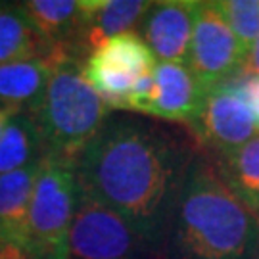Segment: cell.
Returning a JSON list of instances; mask_svg holds the SVG:
<instances>
[{
    "label": "cell",
    "instance_id": "cell-1",
    "mask_svg": "<svg viewBox=\"0 0 259 259\" xmlns=\"http://www.w3.org/2000/svg\"><path fill=\"white\" fill-rule=\"evenodd\" d=\"M194 156L161 127L108 119L77 159V183L161 253L177 196Z\"/></svg>",
    "mask_w": 259,
    "mask_h": 259
},
{
    "label": "cell",
    "instance_id": "cell-2",
    "mask_svg": "<svg viewBox=\"0 0 259 259\" xmlns=\"http://www.w3.org/2000/svg\"><path fill=\"white\" fill-rule=\"evenodd\" d=\"M259 217L225 185L215 163L196 157L177 196L161 259H251Z\"/></svg>",
    "mask_w": 259,
    "mask_h": 259
},
{
    "label": "cell",
    "instance_id": "cell-3",
    "mask_svg": "<svg viewBox=\"0 0 259 259\" xmlns=\"http://www.w3.org/2000/svg\"><path fill=\"white\" fill-rule=\"evenodd\" d=\"M50 60V79L31 115L40 131L45 156L77 165L83 150L110 119V106L87 81L84 60L71 48H54Z\"/></svg>",
    "mask_w": 259,
    "mask_h": 259
},
{
    "label": "cell",
    "instance_id": "cell-4",
    "mask_svg": "<svg viewBox=\"0 0 259 259\" xmlns=\"http://www.w3.org/2000/svg\"><path fill=\"white\" fill-rule=\"evenodd\" d=\"M79 204L73 163L42 156L29 204V250L35 259H67L69 231Z\"/></svg>",
    "mask_w": 259,
    "mask_h": 259
},
{
    "label": "cell",
    "instance_id": "cell-5",
    "mask_svg": "<svg viewBox=\"0 0 259 259\" xmlns=\"http://www.w3.org/2000/svg\"><path fill=\"white\" fill-rule=\"evenodd\" d=\"M156 58L139 33L129 31L104 40L84 58L83 73L110 110H127L133 87L154 71Z\"/></svg>",
    "mask_w": 259,
    "mask_h": 259
},
{
    "label": "cell",
    "instance_id": "cell-6",
    "mask_svg": "<svg viewBox=\"0 0 259 259\" xmlns=\"http://www.w3.org/2000/svg\"><path fill=\"white\" fill-rule=\"evenodd\" d=\"M148 244L117 213L79 190L67 259H150Z\"/></svg>",
    "mask_w": 259,
    "mask_h": 259
},
{
    "label": "cell",
    "instance_id": "cell-7",
    "mask_svg": "<svg viewBox=\"0 0 259 259\" xmlns=\"http://www.w3.org/2000/svg\"><path fill=\"white\" fill-rule=\"evenodd\" d=\"M246 52L217 8L215 0L198 2L192 42L186 65L205 91L227 84L238 77Z\"/></svg>",
    "mask_w": 259,
    "mask_h": 259
},
{
    "label": "cell",
    "instance_id": "cell-8",
    "mask_svg": "<svg viewBox=\"0 0 259 259\" xmlns=\"http://www.w3.org/2000/svg\"><path fill=\"white\" fill-rule=\"evenodd\" d=\"M190 129L198 142L211 150L215 157L240 148L257 135L250 108L231 83L205 91Z\"/></svg>",
    "mask_w": 259,
    "mask_h": 259
},
{
    "label": "cell",
    "instance_id": "cell-9",
    "mask_svg": "<svg viewBox=\"0 0 259 259\" xmlns=\"http://www.w3.org/2000/svg\"><path fill=\"white\" fill-rule=\"evenodd\" d=\"M198 0L154 2L142 21V38L159 62L186 64Z\"/></svg>",
    "mask_w": 259,
    "mask_h": 259
},
{
    "label": "cell",
    "instance_id": "cell-10",
    "mask_svg": "<svg viewBox=\"0 0 259 259\" xmlns=\"http://www.w3.org/2000/svg\"><path fill=\"white\" fill-rule=\"evenodd\" d=\"M204 94L205 89L186 64L157 62L154 67V100L148 115L190 127L200 111Z\"/></svg>",
    "mask_w": 259,
    "mask_h": 259
},
{
    "label": "cell",
    "instance_id": "cell-11",
    "mask_svg": "<svg viewBox=\"0 0 259 259\" xmlns=\"http://www.w3.org/2000/svg\"><path fill=\"white\" fill-rule=\"evenodd\" d=\"M154 2L144 0H81V27L75 52L84 58L104 40L129 33L148 14Z\"/></svg>",
    "mask_w": 259,
    "mask_h": 259
},
{
    "label": "cell",
    "instance_id": "cell-12",
    "mask_svg": "<svg viewBox=\"0 0 259 259\" xmlns=\"http://www.w3.org/2000/svg\"><path fill=\"white\" fill-rule=\"evenodd\" d=\"M40 159L23 169L0 175V248L19 250L31 255L29 204Z\"/></svg>",
    "mask_w": 259,
    "mask_h": 259
},
{
    "label": "cell",
    "instance_id": "cell-13",
    "mask_svg": "<svg viewBox=\"0 0 259 259\" xmlns=\"http://www.w3.org/2000/svg\"><path fill=\"white\" fill-rule=\"evenodd\" d=\"M52 71V60L33 58L0 65V108L31 111L37 108Z\"/></svg>",
    "mask_w": 259,
    "mask_h": 259
},
{
    "label": "cell",
    "instance_id": "cell-14",
    "mask_svg": "<svg viewBox=\"0 0 259 259\" xmlns=\"http://www.w3.org/2000/svg\"><path fill=\"white\" fill-rule=\"evenodd\" d=\"M19 6L52 50L67 47L75 52V38L81 27L83 14L81 0H27Z\"/></svg>",
    "mask_w": 259,
    "mask_h": 259
},
{
    "label": "cell",
    "instance_id": "cell-15",
    "mask_svg": "<svg viewBox=\"0 0 259 259\" xmlns=\"http://www.w3.org/2000/svg\"><path fill=\"white\" fill-rule=\"evenodd\" d=\"M52 47L38 35L23 8L2 4L0 8V65L33 58H48Z\"/></svg>",
    "mask_w": 259,
    "mask_h": 259
},
{
    "label": "cell",
    "instance_id": "cell-16",
    "mask_svg": "<svg viewBox=\"0 0 259 259\" xmlns=\"http://www.w3.org/2000/svg\"><path fill=\"white\" fill-rule=\"evenodd\" d=\"M215 167L232 194L259 217V133L240 148L217 157Z\"/></svg>",
    "mask_w": 259,
    "mask_h": 259
},
{
    "label": "cell",
    "instance_id": "cell-17",
    "mask_svg": "<svg viewBox=\"0 0 259 259\" xmlns=\"http://www.w3.org/2000/svg\"><path fill=\"white\" fill-rule=\"evenodd\" d=\"M42 156L45 148L35 117L27 111L16 113L0 137V175L23 169Z\"/></svg>",
    "mask_w": 259,
    "mask_h": 259
},
{
    "label": "cell",
    "instance_id": "cell-18",
    "mask_svg": "<svg viewBox=\"0 0 259 259\" xmlns=\"http://www.w3.org/2000/svg\"><path fill=\"white\" fill-rule=\"evenodd\" d=\"M215 4L248 56L259 37V0H215Z\"/></svg>",
    "mask_w": 259,
    "mask_h": 259
},
{
    "label": "cell",
    "instance_id": "cell-19",
    "mask_svg": "<svg viewBox=\"0 0 259 259\" xmlns=\"http://www.w3.org/2000/svg\"><path fill=\"white\" fill-rule=\"evenodd\" d=\"M229 83L240 93L246 106L250 108L253 121H255V127L259 131V77L240 73L238 77H234L232 81H229Z\"/></svg>",
    "mask_w": 259,
    "mask_h": 259
},
{
    "label": "cell",
    "instance_id": "cell-20",
    "mask_svg": "<svg viewBox=\"0 0 259 259\" xmlns=\"http://www.w3.org/2000/svg\"><path fill=\"white\" fill-rule=\"evenodd\" d=\"M242 73L259 77V37L255 38L253 47H251L250 52H248V58H246V64H244Z\"/></svg>",
    "mask_w": 259,
    "mask_h": 259
},
{
    "label": "cell",
    "instance_id": "cell-21",
    "mask_svg": "<svg viewBox=\"0 0 259 259\" xmlns=\"http://www.w3.org/2000/svg\"><path fill=\"white\" fill-rule=\"evenodd\" d=\"M16 113H21V111L10 110V108H0V137H2V133H4V129H6L8 121L12 119Z\"/></svg>",
    "mask_w": 259,
    "mask_h": 259
},
{
    "label": "cell",
    "instance_id": "cell-22",
    "mask_svg": "<svg viewBox=\"0 0 259 259\" xmlns=\"http://www.w3.org/2000/svg\"><path fill=\"white\" fill-rule=\"evenodd\" d=\"M251 259H259V244H257V248H255V251H253V255H251Z\"/></svg>",
    "mask_w": 259,
    "mask_h": 259
},
{
    "label": "cell",
    "instance_id": "cell-23",
    "mask_svg": "<svg viewBox=\"0 0 259 259\" xmlns=\"http://www.w3.org/2000/svg\"><path fill=\"white\" fill-rule=\"evenodd\" d=\"M0 8H2V2H0Z\"/></svg>",
    "mask_w": 259,
    "mask_h": 259
}]
</instances>
